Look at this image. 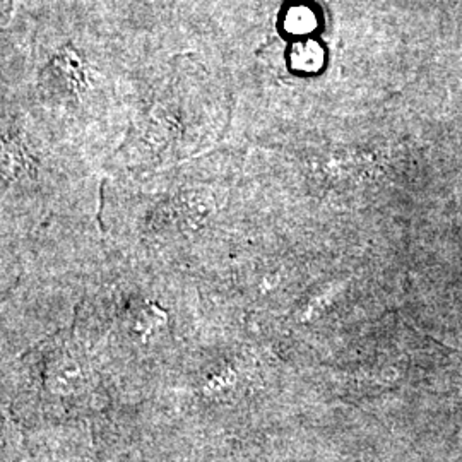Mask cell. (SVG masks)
Masks as SVG:
<instances>
[{"mask_svg":"<svg viewBox=\"0 0 462 462\" xmlns=\"http://www.w3.org/2000/svg\"><path fill=\"white\" fill-rule=\"evenodd\" d=\"M45 382L53 393L72 394L86 387L88 374L74 353L60 351L50 358L45 368Z\"/></svg>","mask_w":462,"mask_h":462,"instance_id":"obj_1","label":"cell"},{"mask_svg":"<svg viewBox=\"0 0 462 462\" xmlns=\"http://www.w3.org/2000/svg\"><path fill=\"white\" fill-rule=\"evenodd\" d=\"M215 215V199L204 192H183L177 200V216L185 230H200Z\"/></svg>","mask_w":462,"mask_h":462,"instance_id":"obj_2","label":"cell"},{"mask_svg":"<svg viewBox=\"0 0 462 462\" xmlns=\"http://www.w3.org/2000/svg\"><path fill=\"white\" fill-rule=\"evenodd\" d=\"M162 320H165V315L162 314V310L156 307L146 305L134 315V329L144 336V334L152 332L154 328H158Z\"/></svg>","mask_w":462,"mask_h":462,"instance_id":"obj_3","label":"cell"}]
</instances>
